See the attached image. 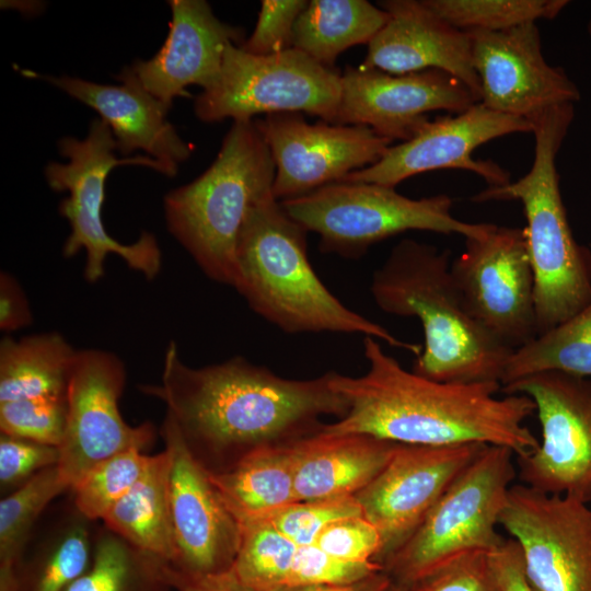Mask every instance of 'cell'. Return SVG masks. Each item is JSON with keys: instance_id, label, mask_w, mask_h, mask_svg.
I'll return each instance as SVG.
<instances>
[{"instance_id": "1", "label": "cell", "mask_w": 591, "mask_h": 591, "mask_svg": "<svg viewBox=\"0 0 591 591\" xmlns=\"http://www.w3.org/2000/svg\"><path fill=\"white\" fill-rule=\"evenodd\" d=\"M368 370L361 376L332 372L331 386L347 413L322 430L366 434L399 444L457 445L479 443L510 449L522 456L538 447L525 426L535 412L523 394H506L499 382L452 383L408 371L379 341L363 338Z\"/></svg>"}, {"instance_id": "49", "label": "cell", "mask_w": 591, "mask_h": 591, "mask_svg": "<svg viewBox=\"0 0 591 591\" xmlns=\"http://www.w3.org/2000/svg\"><path fill=\"white\" fill-rule=\"evenodd\" d=\"M588 33H589L590 40H591V16H590V20H589V23H588Z\"/></svg>"}, {"instance_id": "37", "label": "cell", "mask_w": 591, "mask_h": 591, "mask_svg": "<svg viewBox=\"0 0 591 591\" xmlns=\"http://www.w3.org/2000/svg\"><path fill=\"white\" fill-rule=\"evenodd\" d=\"M143 555L106 528L99 534L91 566L66 591H127Z\"/></svg>"}, {"instance_id": "13", "label": "cell", "mask_w": 591, "mask_h": 591, "mask_svg": "<svg viewBox=\"0 0 591 591\" xmlns=\"http://www.w3.org/2000/svg\"><path fill=\"white\" fill-rule=\"evenodd\" d=\"M499 525L519 545L533 591H591V508L512 485Z\"/></svg>"}, {"instance_id": "26", "label": "cell", "mask_w": 591, "mask_h": 591, "mask_svg": "<svg viewBox=\"0 0 591 591\" xmlns=\"http://www.w3.org/2000/svg\"><path fill=\"white\" fill-rule=\"evenodd\" d=\"M169 468L166 449L151 455L139 480L102 520L105 528L135 548L167 565L176 561L169 505Z\"/></svg>"}, {"instance_id": "42", "label": "cell", "mask_w": 591, "mask_h": 591, "mask_svg": "<svg viewBox=\"0 0 591 591\" xmlns=\"http://www.w3.org/2000/svg\"><path fill=\"white\" fill-rule=\"evenodd\" d=\"M59 462V448L1 433L0 483L2 488L23 485L38 472Z\"/></svg>"}, {"instance_id": "32", "label": "cell", "mask_w": 591, "mask_h": 591, "mask_svg": "<svg viewBox=\"0 0 591 591\" xmlns=\"http://www.w3.org/2000/svg\"><path fill=\"white\" fill-rule=\"evenodd\" d=\"M66 490L70 489L55 465L38 472L1 500L0 563H16L38 517Z\"/></svg>"}, {"instance_id": "31", "label": "cell", "mask_w": 591, "mask_h": 591, "mask_svg": "<svg viewBox=\"0 0 591 591\" xmlns=\"http://www.w3.org/2000/svg\"><path fill=\"white\" fill-rule=\"evenodd\" d=\"M439 18L466 33L497 32L555 19L567 0H422Z\"/></svg>"}, {"instance_id": "45", "label": "cell", "mask_w": 591, "mask_h": 591, "mask_svg": "<svg viewBox=\"0 0 591 591\" xmlns=\"http://www.w3.org/2000/svg\"><path fill=\"white\" fill-rule=\"evenodd\" d=\"M169 575L175 580L181 591H257L243 583L232 568L197 577L170 570Z\"/></svg>"}, {"instance_id": "38", "label": "cell", "mask_w": 591, "mask_h": 591, "mask_svg": "<svg viewBox=\"0 0 591 591\" xmlns=\"http://www.w3.org/2000/svg\"><path fill=\"white\" fill-rule=\"evenodd\" d=\"M384 567L378 561H348L337 558L317 545L299 546L288 587L310 584H347L359 581Z\"/></svg>"}, {"instance_id": "40", "label": "cell", "mask_w": 591, "mask_h": 591, "mask_svg": "<svg viewBox=\"0 0 591 591\" xmlns=\"http://www.w3.org/2000/svg\"><path fill=\"white\" fill-rule=\"evenodd\" d=\"M308 3L305 0H263L256 26L241 48L259 56L293 48L294 24Z\"/></svg>"}, {"instance_id": "23", "label": "cell", "mask_w": 591, "mask_h": 591, "mask_svg": "<svg viewBox=\"0 0 591 591\" xmlns=\"http://www.w3.org/2000/svg\"><path fill=\"white\" fill-rule=\"evenodd\" d=\"M379 7L390 19L368 44L361 67L392 74L442 70L463 82L480 101L470 33L439 18L422 0H385L379 1Z\"/></svg>"}, {"instance_id": "25", "label": "cell", "mask_w": 591, "mask_h": 591, "mask_svg": "<svg viewBox=\"0 0 591 591\" xmlns=\"http://www.w3.org/2000/svg\"><path fill=\"white\" fill-rule=\"evenodd\" d=\"M209 474L239 525L268 519L299 501L288 445H257L230 468Z\"/></svg>"}, {"instance_id": "12", "label": "cell", "mask_w": 591, "mask_h": 591, "mask_svg": "<svg viewBox=\"0 0 591 591\" xmlns=\"http://www.w3.org/2000/svg\"><path fill=\"white\" fill-rule=\"evenodd\" d=\"M125 383V364L117 355L96 348L78 350L57 464L69 489L102 461L128 450L143 451L153 442L152 424L130 426L120 414Z\"/></svg>"}, {"instance_id": "8", "label": "cell", "mask_w": 591, "mask_h": 591, "mask_svg": "<svg viewBox=\"0 0 591 591\" xmlns=\"http://www.w3.org/2000/svg\"><path fill=\"white\" fill-rule=\"evenodd\" d=\"M514 459L505 447L482 450L416 531L383 561L394 582L408 584L456 557L490 553L505 542L497 526L517 476Z\"/></svg>"}, {"instance_id": "39", "label": "cell", "mask_w": 591, "mask_h": 591, "mask_svg": "<svg viewBox=\"0 0 591 591\" xmlns=\"http://www.w3.org/2000/svg\"><path fill=\"white\" fill-rule=\"evenodd\" d=\"M489 553L474 552L403 584L405 591H502L491 569Z\"/></svg>"}, {"instance_id": "44", "label": "cell", "mask_w": 591, "mask_h": 591, "mask_svg": "<svg viewBox=\"0 0 591 591\" xmlns=\"http://www.w3.org/2000/svg\"><path fill=\"white\" fill-rule=\"evenodd\" d=\"M488 557L502 591H533L524 576L521 549L513 538L505 540Z\"/></svg>"}, {"instance_id": "18", "label": "cell", "mask_w": 591, "mask_h": 591, "mask_svg": "<svg viewBox=\"0 0 591 591\" xmlns=\"http://www.w3.org/2000/svg\"><path fill=\"white\" fill-rule=\"evenodd\" d=\"M162 436L170 455L169 505L179 573L197 577L230 569L241 540L237 521L169 416Z\"/></svg>"}, {"instance_id": "11", "label": "cell", "mask_w": 591, "mask_h": 591, "mask_svg": "<svg viewBox=\"0 0 591 591\" xmlns=\"http://www.w3.org/2000/svg\"><path fill=\"white\" fill-rule=\"evenodd\" d=\"M501 391L523 394L541 426L538 447L515 456L523 485L547 495L591 501V378L546 371Z\"/></svg>"}, {"instance_id": "47", "label": "cell", "mask_w": 591, "mask_h": 591, "mask_svg": "<svg viewBox=\"0 0 591 591\" xmlns=\"http://www.w3.org/2000/svg\"><path fill=\"white\" fill-rule=\"evenodd\" d=\"M14 568L13 563H0V591H18L19 581Z\"/></svg>"}, {"instance_id": "27", "label": "cell", "mask_w": 591, "mask_h": 591, "mask_svg": "<svg viewBox=\"0 0 591 591\" xmlns=\"http://www.w3.org/2000/svg\"><path fill=\"white\" fill-rule=\"evenodd\" d=\"M79 349L57 332L40 333L0 343V403L66 399Z\"/></svg>"}, {"instance_id": "5", "label": "cell", "mask_w": 591, "mask_h": 591, "mask_svg": "<svg viewBox=\"0 0 591 591\" xmlns=\"http://www.w3.org/2000/svg\"><path fill=\"white\" fill-rule=\"evenodd\" d=\"M575 117L573 103L533 118L534 159L529 172L503 186H488L471 200H519L534 277L536 331L541 335L591 303V250L578 243L560 192L556 157Z\"/></svg>"}, {"instance_id": "4", "label": "cell", "mask_w": 591, "mask_h": 591, "mask_svg": "<svg viewBox=\"0 0 591 591\" xmlns=\"http://www.w3.org/2000/svg\"><path fill=\"white\" fill-rule=\"evenodd\" d=\"M306 234L271 192L253 205L237 241L234 286L248 306L288 334H360L419 356L422 346L397 338L326 288L309 260Z\"/></svg>"}, {"instance_id": "48", "label": "cell", "mask_w": 591, "mask_h": 591, "mask_svg": "<svg viewBox=\"0 0 591 591\" xmlns=\"http://www.w3.org/2000/svg\"><path fill=\"white\" fill-rule=\"evenodd\" d=\"M389 591H405V588L403 584L394 582Z\"/></svg>"}, {"instance_id": "15", "label": "cell", "mask_w": 591, "mask_h": 591, "mask_svg": "<svg viewBox=\"0 0 591 591\" xmlns=\"http://www.w3.org/2000/svg\"><path fill=\"white\" fill-rule=\"evenodd\" d=\"M275 163L274 197L283 201L343 182L380 161L392 140L362 125L309 124L301 113L255 119Z\"/></svg>"}, {"instance_id": "34", "label": "cell", "mask_w": 591, "mask_h": 591, "mask_svg": "<svg viewBox=\"0 0 591 591\" xmlns=\"http://www.w3.org/2000/svg\"><path fill=\"white\" fill-rule=\"evenodd\" d=\"M88 522L77 511L76 517L48 537L33 591H66L85 572L91 543Z\"/></svg>"}, {"instance_id": "19", "label": "cell", "mask_w": 591, "mask_h": 591, "mask_svg": "<svg viewBox=\"0 0 591 591\" xmlns=\"http://www.w3.org/2000/svg\"><path fill=\"white\" fill-rule=\"evenodd\" d=\"M475 103L470 88L442 70L392 74L347 66L333 124L362 125L392 141H406L430 120L428 113L459 114Z\"/></svg>"}, {"instance_id": "43", "label": "cell", "mask_w": 591, "mask_h": 591, "mask_svg": "<svg viewBox=\"0 0 591 591\" xmlns=\"http://www.w3.org/2000/svg\"><path fill=\"white\" fill-rule=\"evenodd\" d=\"M33 314L19 281L8 271L0 274V329L14 332L31 325Z\"/></svg>"}, {"instance_id": "22", "label": "cell", "mask_w": 591, "mask_h": 591, "mask_svg": "<svg viewBox=\"0 0 591 591\" xmlns=\"http://www.w3.org/2000/svg\"><path fill=\"white\" fill-rule=\"evenodd\" d=\"M23 74L42 79L97 112L109 126L117 151L124 158L142 150L162 165L163 175L172 177L193 152L192 144L167 120L170 108L142 86L129 67L116 76L118 85L33 71Z\"/></svg>"}, {"instance_id": "3", "label": "cell", "mask_w": 591, "mask_h": 591, "mask_svg": "<svg viewBox=\"0 0 591 591\" xmlns=\"http://www.w3.org/2000/svg\"><path fill=\"white\" fill-rule=\"evenodd\" d=\"M451 252L404 239L372 276L371 296L387 314L417 317L424 346L413 371L452 383L501 381L513 350L467 310L451 274Z\"/></svg>"}, {"instance_id": "21", "label": "cell", "mask_w": 591, "mask_h": 591, "mask_svg": "<svg viewBox=\"0 0 591 591\" xmlns=\"http://www.w3.org/2000/svg\"><path fill=\"white\" fill-rule=\"evenodd\" d=\"M172 18L166 39L148 60H136L129 68L142 86L172 107L177 96H188L186 88H212L220 78L224 51L241 46L245 31L220 21L205 0L169 1Z\"/></svg>"}, {"instance_id": "14", "label": "cell", "mask_w": 591, "mask_h": 591, "mask_svg": "<svg viewBox=\"0 0 591 591\" xmlns=\"http://www.w3.org/2000/svg\"><path fill=\"white\" fill-rule=\"evenodd\" d=\"M451 274L470 313L500 341L517 349L537 336L534 277L522 229L495 224L483 236L465 239Z\"/></svg>"}, {"instance_id": "7", "label": "cell", "mask_w": 591, "mask_h": 591, "mask_svg": "<svg viewBox=\"0 0 591 591\" xmlns=\"http://www.w3.org/2000/svg\"><path fill=\"white\" fill-rule=\"evenodd\" d=\"M285 211L320 237V251L358 259L368 250L409 230L479 237L494 223L456 219L444 194L413 199L375 183L338 182L280 201Z\"/></svg>"}, {"instance_id": "41", "label": "cell", "mask_w": 591, "mask_h": 591, "mask_svg": "<svg viewBox=\"0 0 591 591\" xmlns=\"http://www.w3.org/2000/svg\"><path fill=\"white\" fill-rule=\"evenodd\" d=\"M314 544L337 558L359 563H379L383 549L380 532L363 515L333 522Z\"/></svg>"}, {"instance_id": "28", "label": "cell", "mask_w": 591, "mask_h": 591, "mask_svg": "<svg viewBox=\"0 0 591 591\" xmlns=\"http://www.w3.org/2000/svg\"><path fill=\"white\" fill-rule=\"evenodd\" d=\"M389 19L385 10L367 0H312L294 24L292 47L335 69L343 51L368 45Z\"/></svg>"}, {"instance_id": "20", "label": "cell", "mask_w": 591, "mask_h": 591, "mask_svg": "<svg viewBox=\"0 0 591 591\" xmlns=\"http://www.w3.org/2000/svg\"><path fill=\"white\" fill-rule=\"evenodd\" d=\"M470 34L479 102L486 107L531 121L551 107L580 100L565 70L545 60L535 22Z\"/></svg>"}, {"instance_id": "24", "label": "cell", "mask_w": 591, "mask_h": 591, "mask_svg": "<svg viewBox=\"0 0 591 591\" xmlns=\"http://www.w3.org/2000/svg\"><path fill=\"white\" fill-rule=\"evenodd\" d=\"M398 444L322 428L288 444L299 501L356 495L387 465Z\"/></svg>"}, {"instance_id": "36", "label": "cell", "mask_w": 591, "mask_h": 591, "mask_svg": "<svg viewBox=\"0 0 591 591\" xmlns=\"http://www.w3.org/2000/svg\"><path fill=\"white\" fill-rule=\"evenodd\" d=\"M357 515H362V510L354 495L298 501L266 520L296 545L306 546L333 522Z\"/></svg>"}, {"instance_id": "33", "label": "cell", "mask_w": 591, "mask_h": 591, "mask_svg": "<svg viewBox=\"0 0 591 591\" xmlns=\"http://www.w3.org/2000/svg\"><path fill=\"white\" fill-rule=\"evenodd\" d=\"M150 456L128 450L93 466L70 489L77 511L89 521L103 520L142 476Z\"/></svg>"}, {"instance_id": "6", "label": "cell", "mask_w": 591, "mask_h": 591, "mask_svg": "<svg viewBox=\"0 0 591 591\" xmlns=\"http://www.w3.org/2000/svg\"><path fill=\"white\" fill-rule=\"evenodd\" d=\"M275 173L255 120L233 121L210 166L164 196L169 232L211 280L234 288L242 227L253 205L271 192Z\"/></svg>"}, {"instance_id": "17", "label": "cell", "mask_w": 591, "mask_h": 591, "mask_svg": "<svg viewBox=\"0 0 591 591\" xmlns=\"http://www.w3.org/2000/svg\"><path fill=\"white\" fill-rule=\"evenodd\" d=\"M485 447L398 444L387 465L355 495L362 515L381 534V565L416 531Z\"/></svg>"}, {"instance_id": "29", "label": "cell", "mask_w": 591, "mask_h": 591, "mask_svg": "<svg viewBox=\"0 0 591 591\" xmlns=\"http://www.w3.org/2000/svg\"><path fill=\"white\" fill-rule=\"evenodd\" d=\"M546 371L591 378V303L566 322L514 349L506 364L501 389Z\"/></svg>"}, {"instance_id": "2", "label": "cell", "mask_w": 591, "mask_h": 591, "mask_svg": "<svg viewBox=\"0 0 591 591\" xmlns=\"http://www.w3.org/2000/svg\"><path fill=\"white\" fill-rule=\"evenodd\" d=\"M332 372L313 380H289L243 357L201 368L179 358L171 340L161 382L140 386L162 401L190 451L253 448L294 432L318 416L347 413L331 386Z\"/></svg>"}, {"instance_id": "35", "label": "cell", "mask_w": 591, "mask_h": 591, "mask_svg": "<svg viewBox=\"0 0 591 591\" xmlns=\"http://www.w3.org/2000/svg\"><path fill=\"white\" fill-rule=\"evenodd\" d=\"M67 422V398H36L0 403L2 434L58 447Z\"/></svg>"}, {"instance_id": "46", "label": "cell", "mask_w": 591, "mask_h": 591, "mask_svg": "<svg viewBox=\"0 0 591 591\" xmlns=\"http://www.w3.org/2000/svg\"><path fill=\"white\" fill-rule=\"evenodd\" d=\"M393 583V579L383 569L352 583L297 586L280 591H389Z\"/></svg>"}, {"instance_id": "30", "label": "cell", "mask_w": 591, "mask_h": 591, "mask_svg": "<svg viewBox=\"0 0 591 591\" xmlns=\"http://www.w3.org/2000/svg\"><path fill=\"white\" fill-rule=\"evenodd\" d=\"M241 540L232 570L257 591H280L288 587L298 545L268 520L240 525Z\"/></svg>"}, {"instance_id": "16", "label": "cell", "mask_w": 591, "mask_h": 591, "mask_svg": "<svg viewBox=\"0 0 591 591\" xmlns=\"http://www.w3.org/2000/svg\"><path fill=\"white\" fill-rule=\"evenodd\" d=\"M514 132H532V124L478 102L462 113L429 120L410 139L391 146L375 164L350 173L343 182L395 187L420 173L459 169L483 177L488 186H503L511 182L509 172L494 161L474 159L473 153L479 146Z\"/></svg>"}, {"instance_id": "9", "label": "cell", "mask_w": 591, "mask_h": 591, "mask_svg": "<svg viewBox=\"0 0 591 591\" xmlns=\"http://www.w3.org/2000/svg\"><path fill=\"white\" fill-rule=\"evenodd\" d=\"M58 148L68 162L48 163L45 177L53 190L68 192V197L59 204V212L70 225L62 247L63 256L70 258L85 251L83 275L91 283L103 278L109 254L120 256L130 269L144 278L154 279L162 268V253L155 236L142 232L134 243L118 242L104 227L102 208L105 182L114 167L141 165L163 174L162 165L147 155L117 158L113 132L101 118L91 121L84 139L63 137Z\"/></svg>"}, {"instance_id": "10", "label": "cell", "mask_w": 591, "mask_h": 591, "mask_svg": "<svg viewBox=\"0 0 591 591\" xmlns=\"http://www.w3.org/2000/svg\"><path fill=\"white\" fill-rule=\"evenodd\" d=\"M340 94L341 73L296 48L259 56L231 44L224 51L219 80L197 95L194 112L205 123L305 113L333 124Z\"/></svg>"}]
</instances>
